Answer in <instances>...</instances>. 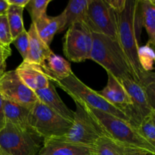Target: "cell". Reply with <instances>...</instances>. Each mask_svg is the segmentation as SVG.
<instances>
[{
    "mask_svg": "<svg viewBox=\"0 0 155 155\" xmlns=\"http://www.w3.org/2000/svg\"><path fill=\"white\" fill-rule=\"evenodd\" d=\"M149 117L151 120V121L155 124V110H152L151 111V114L149 115Z\"/></svg>",
    "mask_w": 155,
    "mask_h": 155,
    "instance_id": "cell-36",
    "label": "cell"
},
{
    "mask_svg": "<svg viewBox=\"0 0 155 155\" xmlns=\"http://www.w3.org/2000/svg\"><path fill=\"white\" fill-rule=\"evenodd\" d=\"M0 95L3 99L30 109L39 101L36 93L23 83L15 70L4 72L2 76Z\"/></svg>",
    "mask_w": 155,
    "mask_h": 155,
    "instance_id": "cell-10",
    "label": "cell"
},
{
    "mask_svg": "<svg viewBox=\"0 0 155 155\" xmlns=\"http://www.w3.org/2000/svg\"><path fill=\"white\" fill-rule=\"evenodd\" d=\"M142 155H146V154H142Z\"/></svg>",
    "mask_w": 155,
    "mask_h": 155,
    "instance_id": "cell-40",
    "label": "cell"
},
{
    "mask_svg": "<svg viewBox=\"0 0 155 155\" xmlns=\"http://www.w3.org/2000/svg\"><path fill=\"white\" fill-rule=\"evenodd\" d=\"M107 5L117 14H120L124 10L127 0H104Z\"/></svg>",
    "mask_w": 155,
    "mask_h": 155,
    "instance_id": "cell-30",
    "label": "cell"
},
{
    "mask_svg": "<svg viewBox=\"0 0 155 155\" xmlns=\"http://www.w3.org/2000/svg\"><path fill=\"white\" fill-rule=\"evenodd\" d=\"M3 100L4 99L2 97V95H0V131L4 128L6 124L4 114V109H3Z\"/></svg>",
    "mask_w": 155,
    "mask_h": 155,
    "instance_id": "cell-33",
    "label": "cell"
},
{
    "mask_svg": "<svg viewBox=\"0 0 155 155\" xmlns=\"http://www.w3.org/2000/svg\"><path fill=\"white\" fill-rule=\"evenodd\" d=\"M90 0H72L68 2L62 13L64 16V30H68L72 24L85 22L88 5Z\"/></svg>",
    "mask_w": 155,
    "mask_h": 155,
    "instance_id": "cell-21",
    "label": "cell"
},
{
    "mask_svg": "<svg viewBox=\"0 0 155 155\" xmlns=\"http://www.w3.org/2000/svg\"><path fill=\"white\" fill-rule=\"evenodd\" d=\"M92 36L90 60L101 65L107 74L113 75L120 81L133 77L129 61L119 41L92 32Z\"/></svg>",
    "mask_w": 155,
    "mask_h": 155,
    "instance_id": "cell-2",
    "label": "cell"
},
{
    "mask_svg": "<svg viewBox=\"0 0 155 155\" xmlns=\"http://www.w3.org/2000/svg\"><path fill=\"white\" fill-rule=\"evenodd\" d=\"M46 66L54 79L53 83L64 80L73 73L69 62L54 52L51 53L46 60Z\"/></svg>",
    "mask_w": 155,
    "mask_h": 155,
    "instance_id": "cell-22",
    "label": "cell"
},
{
    "mask_svg": "<svg viewBox=\"0 0 155 155\" xmlns=\"http://www.w3.org/2000/svg\"><path fill=\"white\" fill-rule=\"evenodd\" d=\"M3 109L6 123L23 130L34 131L30 126L31 109L5 99L3 100Z\"/></svg>",
    "mask_w": 155,
    "mask_h": 155,
    "instance_id": "cell-18",
    "label": "cell"
},
{
    "mask_svg": "<svg viewBox=\"0 0 155 155\" xmlns=\"http://www.w3.org/2000/svg\"><path fill=\"white\" fill-rule=\"evenodd\" d=\"M43 143L44 139L36 132L9 123L0 131V149L8 155H38Z\"/></svg>",
    "mask_w": 155,
    "mask_h": 155,
    "instance_id": "cell-6",
    "label": "cell"
},
{
    "mask_svg": "<svg viewBox=\"0 0 155 155\" xmlns=\"http://www.w3.org/2000/svg\"><path fill=\"white\" fill-rule=\"evenodd\" d=\"M121 83L128 92L132 101V115L130 123L138 127L145 118L151 114L152 109L148 104L144 86L133 77L121 80Z\"/></svg>",
    "mask_w": 155,
    "mask_h": 155,
    "instance_id": "cell-11",
    "label": "cell"
},
{
    "mask_svg": "<svg viewBox=\"0 0 155 155\" xmlns=\"http://www.w3.org/2000/svg\"><path fill=\"white\" fill-rule=\"evenodd\" d=\"M98 92L110 104L124 112L130 122L132 101L128 92L119 80L111 74H107V85Z\"/></svg>",
    "mask_w": 155,
    "mask_h": 155,
    "instance_id": "cell-13",
    "label": "cell"
},
{
    "mask_svg": "<svg viewBox=\"0 0 155 155\" xmlns=\"http://www.w3.org/2000/svg\"><path fill=\"white\" fill-rule=\"evenodd\" d=\"M12 54L10 47H5L0 49V72H5L6 60Z\"/></svg>",
    "mask_w": 155,
    "mask_h": 155,
    "instance_id": "cell-31",
    "label": "cell"
},
{
    "mask_svg": "<svg viewBox=\"0 0 155 155\" xmlns=\"http://www.w3.org/2000/svg\"><path fill=\"white\" fill-rule=\"evenodd\" d=\"M0 155H8V154H6V153H5L2 150L0 149Z\"/></svg>",
    "mask_w": 155,
    "mask_h": 155,
    "instance_id": "cell-37",
    "label": "cell"
},
{
    "mask_svg": "<svg viewBox=\"0 0 155 155\" xmlns=\"http://www.w3.org/2000/svg\"><path fill=\"white\" fill-rule=\"evenodd\" d=\"M75 104L72 125L67 134L58 139L94 148L101 138L110 136L83 104L78 102H75Z\"/></svg>",
    "mask_w": 155,
    "mask_h": 155,
    "instance_id": "cell-4",
    "label": "cell"
},
{
    "mask_svg": "<svg viewBox=\"0 0 155 155\" xmlns=\"http://www.w3.org/2000/svg\"><path fill=\"white\" fill-rule=\"evenodd\" d=\"M139 11L142 27L148 33V44L155 50V1L139 0Z\"/></svg>",
    "mask_w": 155,
    "mask_h": 155,
    "instance_id": "cell-20",
    "label": "cell"
},
{
    "mask_svg": "<svg viewBox=\"0 0 155 155\" xmlns=\"http://www.w3.org/2000/svg\"><path fill=\"white\" fill-rule=\"evenodd\" d=\"M148 104L152 110H155V85L148 84L144 86Z\"/></svg>",
    "mask_w": 155,
    "mask_h": 155,
    "instance_id": "cell-29",
    "label": "cell"
},
{
    "mask_svg": "<svg viewBox=\"0 0 155 155\" xmlns=\"http://www.w3.org/2000/svg\"><path fill=\"white\" fill-rule=\"evenodd\" d=\"M39 101L70 121L74 120V111L68 107L56 91L55 85L51 82L47 88L35 92Z\"/></svg>",
    "mask_w": 155,
    "mask_h": 155,
    "instance_id": "cell-15",
    "label": "cell"
},
{
    "mask_svg": "<svg viewBox=\"0 0 155 155\" xmlns=\"http://www.w3.org/2000/svg\"><path fill=\"white\" fill-rule=\"evenodd\" d=\"M83 105L114 139L136 148L147 155H155V148L141 134L137 127L125 120L92 108L85 104Z\"/></svg>",
    "mask_w": 155,
    "mask_h": 155,
    "instance_id": "cell-3",
    "label": "cell"
},
{
    "mask_svg": "<svg viewBox=\"0 0 155 155\" xmlns=\"http://www.w3.org/2000/svg\"><path fill=\"white\" fill-rule=\"evenodd\" d=\"M29 1L30 0H7L9 5L16 6V7L23 8H24L27 6Z\"/></svg>",
    "mask_w": 155,
    "mask_h": 155,
    "instance_id": "cell-34",
    "label": "cell"
},
{
    "mask_svg": "<svg viewBox=\"0 0 155 155\" xmlns=\"http://www.w3.org/2000/svg\"><path fill=\"white\" fill-rule=\"evenodd\" d=\"M92 48V31L86 23H75L68 27L63 42L64 54L68 60L80 63L90 59Z\"/></svg>",
    "mask_w": 155,
    "mask_h": 155,
    "instance_id": "cell-8",
    "label": "cell"
},
{
    "mask_svg": "<svg viewBox=\"0 0 155 155\" xmlns=\"http://www.w3.org/2000/svg\"><path fill=\"white\" fill-rule=\"evenodd\" d=\"M154 72H155V71H154Z\"/></svg>",
    "mask_w": 155,
    "mask_h": 155,
    "instance_id": "cell-41",
    "label": "cell"
},
{
    "mask_svg": "<svg viewBox=\"0 0 155 155\" xmlns=\"http://www.w3.org/2000/svg\"><path fill=\"white\" fill-rule=\"evenodd\" d=\"M9 5L7 0H0V16L6 15Z\"/></svg>",
    "mask_w": 155,
    "mask_h": 155,
    "instance_id": "cell-35",
    "label": "cell"
},
{
    "mask_svg": "<svg viewBox=\"0 0 155 155\" xmlns=\"http://www.w3.org/2000/svg\"><path fill=\"white\" fill-rule=\"evenodd\" d=\"M33 24L39 38L50 46L56 33L64 31V16L63 13L54 17L46 15Z\"/></svg>",
    "mask_w": 155,
    "mask_h": 155,
    "instance_id": "cell-16",
    "label": "cell"
},
{
    "mask_svg": "<svg viewBox=\"0 0 155 155\" xmlns=\"http://www.w3.org/2000/svg\"><path fill=\"white\" fill-rule=\"evenodd\" d=\"M54 84L68 93L75 102L85 104L130 122L129 118L124 112L106 101L98 92L86 86L74 73L64 80L55 82Z\"/></svg>",
    "mask_w": 155,
    "mask_h": 155,
    "instance_id": "cell-5",
    "label": "cell"
},
{
    "mask_svg": "<svg viewBox=\"0 0 155 155\" xmlns=\"http://www.w3.org/2000/svg\"><path fill=\"white\" fill-rule=\"evenodd\" d=\"M73 121L59 115L46 105L38 101L31 108V128L44 140L64 136L69 131Z\"/></svg>",
    "mask_w": 155,
    "mask_h": 155,
    "instance_id": "cell-7",
    "label": "cell"
},
{
    "mask_svg": "<svg viewBox=\"0 0 155 155\" xmlns=\"http://www.w3.org/2000/svg\"><path fill=\"white\" fill-rule=\"evenodd\" d=\"M95 155H142L146 154L134 148L117 141L110 136L101 138L94 147ZM147 155V154H146Z\"/></svg>",
    "mask_w": 155,
    "mask_h": 155,
    "instance_id": "cell-19",
    "label": "cell"
},
{
    "mask_svg": "<svg viewBox=\"0 0 155 155\" xmlns=\"http://www.w3.org/2000/svg\"><path fill=\"white\" fill-rule=\"evenodd\" d=\"M139 61L145 72H151L155 65V50L149 44L140 46L139 49Z\"/></svg>",
    "mask_w": 155,
    "mask_h": 155,
    "instance_id": "cell-24",
    "label": "cell"
},
{
    "mask_svg": "<svg viewBox=\"0 0 155 155\" xmlns=\"http://www.w3.org/2000/svg\"><path fill=\"white\" fill-rule=\"evenodd\" d=\"M5 46H4V45H2L1 43H0V49H2V48H5Z\"/></svg>",
    "mask_w": 155,
    "mask_h": 155,
    "instance_id": "cell-38",
    "label": "cell"
},
{
    "mask_svg": "<svg viewBox=\"0 0 155 155\" xmlns=\"http://www.w3.org/2000/svg\"><path fill=\"white\" fill-rule=\"evenodd\" d=\"M85 23L92 33L118 40L117 14L104 0H90Z\"/></svg>",
    "mask_w": 155,
    "mask_h": 155,
    "instance_id": "cell-9",
    "label": "cell"
},
{
    "mask_svg": "<svg viewBox=\"0 0 155 155\" xmlns=\"http://www.w3.org/2000/svg\"><path fill=\"white\" fill-rule=\"evenodd\" d=\"M117 24L118 41L128 59L133 78L140 83L145 71L139 61V36L142 27L139 0H127L124 10L117 14Z\"/></svg>",
    "mask_w": 155,
    "mask_h": 155,
    "instance_id": "cell-1",
    "label": "cell"
},
{
    "mask_svg": "<svg viewBox=\"0 0 155 155\" xmlns=\"http://www.w3.org/2000/svg\"><path fill=\"white\" fill-rule=\"evenodd\" d=\"M12 33L6 15L0 16V43L5 47H10L12 44Z\"/></svg>",
    "mask_w": 155,
    "mask_h": 155,
    "instance_id": "cell-28",
    "label": "cell"
},
{
    "mask_svg": "<svg viewBox=\"0 0 155 155\" xmlns=\"http://www.w3.org/2000/svg\"><path fill=\"white\" fill-rule=\"evenodd\" d=\"M38 155H95V153L93 148L54 138L44 140Z\"/></svg>",
    "mask_w": 155,
    "mask_h": 155,
    "instance_id": "cell-14",
    "label": "cell"
},
{
    "mask_svg": "<svg viewBox=\"0 0 155 155\" xmlns=\"http://www.w3.org/2000/svg\"><path fill=\"white\" fill-rule=\"evenodd\" d=\"M12 44H14V45L16 47L18 51H19L20 54L22 57L23 61L26 60L27 54H28L29 45H30L29 35L27 30H24L15 39H14Z\"/></svg>",
    "mask_w": 155,
    "mask_h": 155,
    "instance_id": "cell-27",
    "label": "cell"
},
{
    "mask_svg": "<svg viewBox=\"0 0 155 155\" xmlns=\"http://www.w3.org/2000/svg\"><path fill=\"white\" fill-rule=\"evenodd\" d=\"M137 128L141 134L155 148V124L150 119L149 116L145 118Z\"/></svg>",
    "mask_w": 155,
    "mask_h": 155,
    "instance_id": "cell-26",
    "label": "cell"
},
{
    "mask_svg": "<svg viewBox=\"0 0 155 155\" xmlns=\"http://www.w3.org/2000/svg\"><path fill=\"white\" fill-rule=\"evenodd\" d=\"M15 71L23 83L34 92L45 89L51 82H54L47 66L44 67L27 61H23Z\"/></svg>",
    "mask_w": 155,
    "mask_h": 155,
    "instance_id": "cell-12",
    "label": "cell"
},
{
    "mask_svg": "<svg viewBox=\"0 0 155 155\" xmlns=\"http://www.w3.org/2000/svg\"><path fill=\"white\" fill-rule=\"evenodd\" d=\"M140 83L143 86L148 84L155 85V72L151 71V72L144 73Z\"/></svg>",
    "mask_w": 155,
    "mask_h": 155,
    "instance_id": "cell-32",
    "label": "cell"
},
{
    "mask_svg": "<svg viewBox=\"0 0 155 155\" xmlns=\"http://www.w3.org/2000/svg\"><path fill=\"white\" fill-rule=\"evenodd\" d=\"M51 0H30L26 6V9L29 12L32 23H35L41 18L46 15L47 8Z\"/></svg>",
    "mask_w": 155,
    "mask_h": 155,
    "instance_id": "cell-25",
    "label": "cell"
},
{
    "mask_svg": "<svg viewBox=\"0 0 155 155\" xmlns=\"http://www.w3.org/2000/svg\"><path fill=\"white\" fill-rule=\"evenodd\" d=\"M23 8L16 7V6L9 5L6 12V16L8 18L9 27H10L12 39H15L20 33L25 30L23 20Z\"/></svg>",
    "mask_w": 155,
    "mask_h": 155,
    "instance_id": "cell-23",
    "label": "cell"
},
{
    "mask_svg": "<svg viewBox=\"0 0 155 155\" xmlns=\"http://www.w3.org/2000/svg\"><path fill=\"white\" fill-rule=\"evenodd\" d=\"M29 35V51L26 60L32 63L46 66V60L53 52L50 47L47 45L38 36L35 25L32 23L27 31Z\"/></svg>",
    "mask_w": 155,
    "mask_h": 155,
    "instance_id": "cell-17",
    "label": "cell"
},
{
    "mask_svg": "<svg viewBox=\"0 0 155 155\" xmlns=\"http://www.w3.org/2000/svg\"><path fill=\"white\" fill-rule=\"evenodd\" d=\"M3 74H4V72H0V79H1L2 76L3 75Z\"/></svg>",
    "mask_w": 155,
    "mask_h": 155,
    "instance_id": "cell-39",
    "label": "cell"
}]
</instances>
